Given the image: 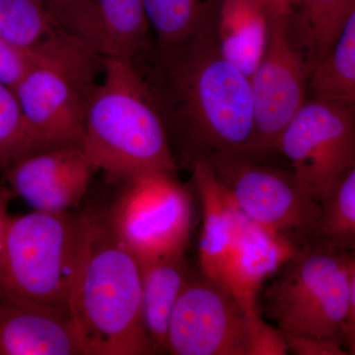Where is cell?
<instances>
[{"instance_id": "1", "label": "cell", "mask_w": 355, "mask_h": 355, "mask_svg": "<svg viewBox=\"0 0 355 355\" xmlns=\"http://www.w3.org/2000/svg\"><path fill=\"white\" fill-rule=\"evenodd\" d=\"M216 25L133 64L184 160L259 155L251 81L221 55Z\"/></svg>"}, {"instance_id": "2", "label": "cell", "mask_w": 355, "mask_h": 355, "mask_svg": "<svg viewBox=\"0 0 355 355\" xmlns=\"http://www.w3.org/2000/svg\"><path fill=\"white\" fill-rule=\"evenodd\" d=\"M69 311L83 355L156 354L142 317L139 259L106 212H85Z\"/></svg>"}, {"instance_id": "3", "label": "cell", "mask_w": 355, "mask_h": 355, "mask_svg": "<svg viewBox=\"0 0 355 355\" xmlns=\"http://www.w3.org/2000/svg\"><path fill=\"white\" fill-rule=\"evenodd\" d=\"M103 79L86 109L81 147L96 171L123 181L147 172H176L164 121L133 62L103 58Z\"/></svg>"}, {"instance_id": "4", "label": "cell", "mask_w": 355, "mask_h": 355, "mask_svg": "<svg viewBox=\"0 0 355 355\" xmlns=\"http://www.w3.org/2000/svg\"><path fill=\"white\" fill-rule=\"evenodd\" d=\"M352 256L322 243L299 248L268 280L263 315L284 335L342 340Z\"/></svg>"}, {"instance_id": "5", "label": "cell", "mask_w": 355, "mask_h": 355, "mask_svg": "<svg viewBox=\"0 0 355 355\" xmlns=\"http://www.w3.org/2000/svg\"><path fill=\"white\" fill-rule=\"evenodd\" d=\"M83 235V214L33 210L10 216L0 260V295L67 310Z\"/></svg>"}, {"instance_id": "6", "label": "cell", "mask_w": 355, "mask_h": 355, "mask_svg": "<svg viewBox=\"0 0 355 355\" xmlns=\"http://www.w3.org/2000/svg\"><path fill=\"white\" fill-rule=\"evenodd\" d=\"M99 55L85 48L49 55L13 90L37 153L81 146Z\"/></svg>"}, {"instance_id": "7", "label": "cell", "mask_w": 355, "mask_h": 355, "mask_svg": "<svg viewBox=\"0 0 355 355\" xmlns=\"http://www.w3.org/2000/svg\"><path fill=\"white\" fill-rule=\"evenodd\" d=\"M258 155H224L205 161L243 214L268 232L300 248L313 241L320 203L291 170L261 164Z\"/></svg>"}, {"instance_id": "8", "label": "cell", "mask_w": 355, "mask_h": 355, "mask_svg": "<svg viewBox=\"0 0 355 355\" xmlns=\"http://www.w3.org/2000/svg\"><path fill=\"white\" fill-rule=\"evenodd\" d=\"M107 218L139 261L186 252L191 198L174 173L147 172L123 180Z\"/></svg>"}, {"instance_id": "9", "label": "cell", "mask_w": 355, "mask_h": 355, "mask_svg": "<svg viewBox=\"0 0 355 355\" xmlns=\"http://www.w3.org/2000/svg\"><path fill=\"white\" fill-rule=\"evenodd\" d=\"M299 186L321 205L355 161V114L340 103L308 98L280 133L275 150Z\"/></svg>"}, {"instance_id": "10", "label": "cell", "mask_w": 355, "mask_h": 355, "mask_svg": "<svg viewBox=\"0 0 355 355\" xmlns=\"http://www.w3.org/2000/svg\"><path fill=\"white\" fill-rule=\"evenodd\" d=\"M256 319H252L216 282L202 273L198 277H190L173 310L166 352L173 355H249Z\"/></svg>"}, {"instance_id": "11", "label": "cell", "mask_w": 355, "mask_h": 355, "mask_svg": "<svg viewBox=\"0 0 355 355\" xmlns=\"http://www.w3.org/2000/svg\"><path fill=\"white\" fill-rule=\"evenodd\" d=\"M265 55L251 81L256 121L257 151L275 150L280 133L308 99L312 67L292 38L287 13L270 10Z\"/></svg>"}, {"instance_id": "12", "label": "cell", "mask_w": 355, "mask_h": 355, "mask_svg": "<svg viewBox=\"0 0 355 355\" xmlns=\"http://www.w3.org/2000/svg\"><path fill=\"white\" fill-rule=\"evenodd\" d=\"M90 159L78 146L29 154L4 171L7 187L33 210L67 212L87 193L93 173Z\"/></svg>"}, {"instance_id": "13", "label": "cell", "mask_w": 355, "mask_h": 355, "mask_svg": "<svg viewBox=\"0 0 355 355\" xmlns=\"http://www.w3.org/2000/svg\"><path fill=\"white\" fill-rule=\"evenodd\" d=\"M298 249L249 219L210 280L223 287L256 319L261 316V287Z\"/></svg>"}, {"instance_id": "14", "label": "cell", "mask_w": 355, "mask_h": 355, "mask_svg": "<svg viewBox=\"0 0 355 355\" xmlns=\"http://www.w3.org/2000/svg\"><path fill=\"white\" fill-rule=\"evenodd\" d=\"M0 355H83L69 311L0 295Z\"/></svg>"}, {"instance_id": "15", "label": "cell", "mask_w": 355, "mask_h": 355, "mask_svg": "<svg viewBox=\"0 0 355 355\" xmlns=\"http://www.w3.org/2000/svg\"><path fill=\"white\" fill-rule=\"evenodd\" d=\"M191 170L202 207L198 263L200 273L210 279L249 218L207 162L198 161Z\"/></svg>"}, {"instance_id": "16", "label": "cell", "mask_w": 355, "mask_h": 355, "mask_svg": "<svg viewBox=\"0 0 355 355\" xmlns=\"http://www.w3.org/2000/svg\"><path fill=\"white\" fill-rule=\"evenodd\" d=\"M270 12L266 0H223L216 20L221 55L251 78L265 55Z\"/></svg>"}, {"instance_id": "17", "label": "cell", "mask_w": 355, "mask_h": 355, "mask_svg": "<svg viewBox=\"0 0 355 355\" xmlns=\"http://www.w3.org/2000/svg\"><path fill=\"white\" fill-rule=\"evenodd\" d=\"M142 317L156 354L166 352L173 310L190 279L184 253L139 261Z\"/></svg>"}, {"instance_id": "18", "label": "cell", "mask_w": 355, "mask_h": 355, "mask_svg": "<svg viewBox=\"0 0 355 355\" xmlns=\"http://www.w3.org/2000/svg\"><path fill=\"white\" fill-rule=\"evenodd\" d=\"M94 51L99 57L135 62L151 50L144 0H93Z\"/></svg>"}, {"instance_id": "19", "label": "cell", "mask_w": 355, "mask_h": 355, "mask_svg": "<svg viewBox=\"0 0 355 355\" xmlns=\"http://www.w3.org/2000/svg\"><path fill=\"white\" fill-rule=\"evenodd\" d=\"M0 36L44 53H62L81 44L62 29L44 0H0Z\"/></svg>"}, {"instance_id": "20", "label": "cell", "mask_w": 355, "mask_h": 355, "mask_svg": "<svg viewBox=\"0 0 355 355\" xmlns=\"http://www.w3.org/2000/svg\"><path fill=\"white\" fill-rule=\"evenodd\" d=\"M352 0H289L287 24L311 67L331 50Z\"/></svg>"}, {"instance_id": "21", "label": "cell", "mask_w": 355, "mask_h": 355, "mask_svg": "<svg viewBox=\"0 0 355 355\" xmlns=\"http://www.w3.org/2000/svg\"><path fill=\"white\" fill-rule=\"evenodd\" d=\"M308 98L340 103L355 114V0L331 50L311 71Z\"/></svg>"}, {"instance_id": "22", "label": "cell", "mask_w": 355, "mask_h": 355, "mask_svg": "<svg viewBox=\"0 0 355 355\" xmlns=\"http://www.w3.org/2000/svg\"><path fill=\"white\" fill-rule=\"evenodd\" d=\"M157 48L176 46L216 25L223 0H144Z\"/></svg>"}, {"instance_id": "23", "label": "cell", "mask_w": 355, "mask_h": 355, "mask_svg": "<svg viewBox=\"0 0 355 355\" xmlns=\"http://www.w3.org/2000/svg\"><path fill=\"white\" fill-rule=\"evenodd\" d=\"M313 241L355 254V161L320 205Z\"/></svg>"}, {"instance_id": "24", "label": "cell", "mask_w": 355, "mask_h": 355, "mask_svg": "<svg viewBox=\"0 0 355 355\" xmlns=\"http://www.w3.org/2000/svg\"><path fill=\"white\" fill-rule=\"evenodd\" d=\"M35 153L15 92L0 81V172Z\"/></svg>"}, {"instance_id": "25", "label": "cell", "mask_w": 355, "mask_h": 355, "mask_svg": "<svg viewBox=\"0 0 355 355\" xmlns=\"http://www.w3.org/2000/svg\"><path fill=\"white\" fill-rule=\"evenodd\" d=\"M51 55L26 50L0 36V81L14 89L33 67Z\"/></svg>"}, {"instance_id": "26", "label": "cell", "mask_w": 355, "mask_h": 355, "mask_svg": "<svg viewBox=\"0 0 355 355\" xmlns=\"http://www.w3.org/2000/svg\"><path fill=\"white\" fill-rule=\"evenodd\" d=\"M288 349L284 334L261 318L253 322L249 355H287Z\"/></svg>"}, {"instance_id": "27", "label": "cell", "mask_w": 355, "mask_h": 355, "mask_svg": "<svg viewBox=\"0 0 355 355\" xmlns=\"http://www.w3.org/2000/svg\"><path fill=\"white\" fill-rule=\"evenodd\" d=\"M289 354L295 355H345L347 350L338 338L312 336L284 335Z\"/></svg>"}, {"instance_id": "28", "label": "cell", "mask_w": 355, "mask_h": 355, "mask_svg": "<svg viewBox=\"0 0 355 355\" xmlns=\"http://www.w3.org/2000/svg\"><path fill=\"white\" fill-rule=\"evenodd\" d=\"M352 256L350 265V287L349 307L343 324L342 342L347 354L355 355V254Z\"/></svg>"}, {"instance_id": "29", "label": "cell", "mask_w": 355, "mask_h": 355, "mask_svg": "<svg viewBox=\"0 0 355 355\" xmlns=\"http://www.w3.org/2000/svg\"><path fill=\"white\" fill-rule=\"evenodd\" d=\"M13 193L8 187L0 186V260L3 250L7 225L10 216L8 214L9 203L13 198Z\"/></svg>"}, {"instance_id": "30", "label": "cell", "mask_w": 355, "mask_h": 355, "mask_svg": "<svg viewBox=\"0 0 355 355\" xmlns=\"http://www.w3.org/2000/svg\"><path fill=\"white\" fill-rule=\"evenodd\" d=\"M83 1L84 0H44L58 23Z\"/></svg>"}, {"instance_id": "31", "label": "cell", "mask_w": 355, "mask_h": 355, "mask_svg": "<svg viewBox=\"0 0 355 355\" xmlns=\"http://www.w3.org/2000/svg\"><path fill=\"white\" fill-rule=\"evenodd\" d=\"M268 9L289 13V0H266Z\"/></svg>"}]
</instances>
